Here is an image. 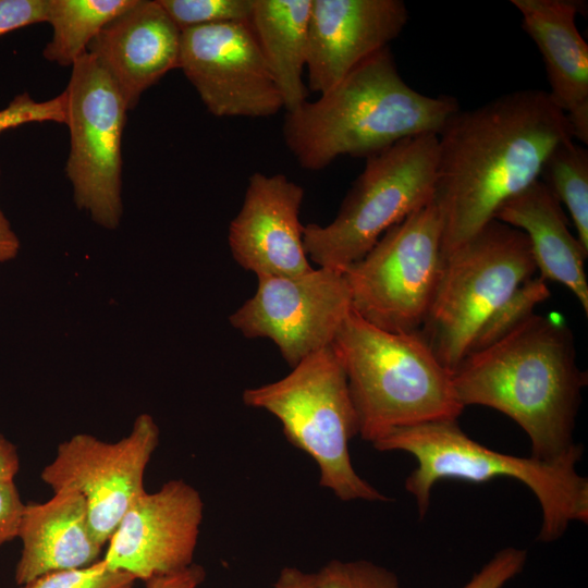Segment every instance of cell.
<instances>
[{
    "instance_id": "cell-22",
    "label": "cell",
    "mask_w": 588,
    "mask_h": 588,
    "mask_svg": "<svg viewBox=\"0 0 588 588\" xmlns=\"http://www.w3.org/2000/svg\"><path fill=\"white\" fill-rule=\"evenodd\" d=\"M136 0H48L47 22L52 28L42 54L61 66H72L97 34Z\"/></svg>"
},
{
    "instance_id": "cell-6",
    "label": "cell",
    "mask_w": 588,
    "mask_h": 588,
    "mask_svg": "<svg viewBox=\"0 0 588 588\" xmlns=\"http://www.w3.org/2000/svg\"><path fill=\"white\" fill-rule=\"evenodd\" d=\"M242 401L281 422L286 440L315 461L319 485L338 499L390 501L352 464L350 441L359 434L358 417L331 345L305 357L285 377L244 390Z\"/></svg>"
},
{
    "instance_id": "cell-21",
    "label": "cell",
    "mask_w": 588,
    "mask_h": 588,
    "mask_svg": "<svg viewBox=\"0 0 588 588\" xmlns=\"http://www.w3.org/2000/svg\"><path fill=\"white\" fill-rule=\"evenodd\" d=\"M313 0H253L249 25L280 91L292 111L307 101L303 81Z\"/></svg>"
},
{
    "instance_id": "cell-20",
    "label": "cell",
    "mask_w": 588,
    "mask_h": 588,
    "mask_svg": "<svg viewBox=\"0 0 588 588\" xmlns=\"http://www.w3.org/2000/svg\"><path fill=\"white\" fill-rule=\"evenodd\" d=\"M494 219L520 230L546 281L566 286L588 314V282L585 259L588 252L569 231L566 216L550 189L537 180L504 201Z\"/></svg>"
},
{
    "instance_id": "cell-15",
    "label": "cell",
    "mask_w": 588,
    "mask_h": 588,
    "mask_svg": "<svg viewBox=\"0 0 588 588\" xmlns=\"http://www.w3.org/2000/svg\"><path fill=\"white\" fill-rule=\"evenodd\" d=\"M305 191L284 174L255 172L229 226L234 260L256 277H294L314 269L303 243Z\"/></svg>"
},
{
    "instance_id": "cell-19",
    "label": "cell",
    "mask_w": 588,
    "mask_h": 588,
    "mask_svg": "<svg viewBox=\"0 0 588 588\" xmlns=\"http://www.w3.org/2000/svg\"><path fill=\"white\" fill-rule=\"evenodd\" d=\"M17 538L22 550L15 566L19 586L48 573L88 566L102 556L91 529L85 499L62 488L42 503H26Z\"/></svg>"
},
{
    "instance_id": "cell-2",
    "label": "cell",
    "mask_w": 588,
    "mask_h": 588,
    "mask_svg": "<svg viewBox=\"0 0 588 588\" xmlns=\"http://www.w3.org/2000/svg\"><path fill=\"white\" fill-rule=\"evenodd\" d=\"M452 382L464 408L490 407L515 421L534 458L553 461L577 444L573 434L588 376L559 315L534 313L497 343L467 355Z\"/></svg>"
},
{
    "instance_id": "cell-13",
    "label": "cell",
    "mask_w": 588,
    "mask_h": 588,
    "mask_svg": "<svg viewBox=\"0 0 588 588\" xmlns=\"http://www.w3.org/2000/svg\"><path fill=\"white\" fill-rule=\"evenodd\" d=\"M179 69L217 118H269L283 108L249 22L182 30Z\"/></svg>"
},
{
    "instance_id": "cell-10",
    "label": "cell",
    "mask_w": 588,
    "mask_h": 588,
    "mask_svg": "<svg viewBox=\"0 0 588 588\" xmlns=\"http://www.w3.org/2000/svg\"><path fill=\"white\" fill-rule=\"evenodd\" d=\"M64 91L70 131L65 174L73 200L96 224L114 230L123 215L122 135L128 109L87 52L72 65Z\"/></svg>"
},
{
    "instance_id": "cell-25",
    "label": "cell",
    "mask_w": 588,
    "mask_h": 588,
    "mask_svg": "<svg viewBox=\"0 0 588 588\" xmlns=\"http://www.w3.org/2000/svg\"><path fill=\"white\" fill-rule=\"evenodd\" d=\"M182 32L187 28L248 22L253 0H158Z\"/></svg>"
},
{
    "instance_id": "cell-1",
    "label": "cell",
    "mask_w": 588,
    "mask_h": 588,
    "mask_svg": "<svg viewBox=\"0 0 588 588\" xmlns=\"http://www.w3.org/2000/svg\"><path fill=\"white\" fill-rule=\"evenodd\" d=\"M567 139H574L567 117L547 90H516L460 108L438 134L433 201L443 222V255L539 180L548 156Z\"/></svg>"
},
{
    "instance_id": "cell-5",
    "label": "cell",
    "mask_w": 588,
    "mask_h": 588,
    "mask_svg": "<svg viewBox=\"0 0 588 588\" xmlns=\"http://www.w3.org/2000/svg\"><path fill=\"white\" fill-rule=\"evenodd\" d=\"M331 347L347 379L358 436L371 444L400 428L457 420L464 411L452 373L419 332L385 331L351 309Z\"/></svg>"
},
{
    "instance_id": "cell-4",
    "label": "cell",
    "mask_w": 588,
    "mask_h": 588,
    "mask_svg": "<svg viewBox=\"0 0 588 588\" xmlns=\"http://www.w3.org/2000/svg\"><path fill=\"white\" fill-rule=\"evenodd\" d=\"M371 445L416 460L404 487L420 518L427 515L431 490L440 480L480 483L505 477L524 483L536 497L542 515L538 541H556L572 523H588V479L577 470L581 444L556 460L541 461L487 448L468 437L457 420H434L396 429Z\"/></svg>"
},
{
    "instance_id": "cell-28",
    "label": "cell",
    "mask_w": 588,
    "mask_h": 588,
    "mask_svg": "<svg viewBox=\"0 0 588 588\" xmlns=\"http://www.w3.org/2000/svg\"><path fill=\"white\" fill-rule=\"evenodd\" d=\"M68 100L63 90L49 100L37 101L28 93L16 95L0 110V134L27 123L56 122L66 124Z\"/></svg>"
},
{
    "instance_id": "cell-7",
    "label": "cell",
    "mask_w": 588,
    "mask_h": 588,
    "mask_svg": "<svg viewBox=\"0 0 588 588\" xmlns=\"http://www.w3.org/2000/svg\"><path fill=\"white\" fill-rule=\"evenodd\" d=\"M335 218L304 225L306 255L318 267L344 271L393 225L433 199L438 135L400 140L367 157Z\"/></svg>"
},
{
    "instance_id": "cell-18",
    "label": "cell",
    "mask_w": 588,
    "mask_h": 588,
    "mask_svg": "<svg viewBox=\"0 0 588 588\" xmlns=\"http://www.w3.org/2000/svg\"><path fill=\"white\" fill-rule=\"evenodd\" d=\"M522 27L540 51L549 95L566 114L573 138L588 144V45L576 26L584 2L512 0Z\"/></svg>"
},
{
    "instance_id": "cell-31",
    "label": "cell",
    "mask_w": 588,
    "mask_h": 588,
    "mask_svg": "<svg viewBox=\"0 0 588 588\" xmlns=\"http://www.w3.org/2000/svg\"><path fill=\"white\" fill-rule=\"evenodd\" d=\"M24 505L14 480L0 481V547L17 538Z\"/></svg>"
},
{
    "instance_id": "cell-9",
    "label": "cell",
    "mask_w": 588,
    "mask_h": 588,
    "mask_svg": "<svg viewBox=\"0 0 588 588\" xmlns=\"http://www.w3.org/2000/svg\"><path fill=\"white\" fill-rule=\"evenodd\" d=\"M442 235L433 199L389 229L343 271L352 309L382 330L419 332L443 270Z\"/></svg>"
},
{
    "instance_id": "cell-3",
    "label": "cell",
    "mask_w": 588,
    "mask_h": 588,
    "mask_svg": "<svg viewBox=\"0 0 588 588\" xmlns=\"http://www.w3.org/2000/svg\"><path fill=\"white\" fill-rule=\"evenodd\" d=\"M458 109L452 96L412 88L387 47L317 100L287 111L282 135L301 168L320 171L342 156L366 159L405 138L438 135Z\"/></svg>"
},
{
    "instance_id": "cell-16",
    "label": "cell",
    "mask_w": 588,
    "mask_h": 588,
    "mask_svg": "<svg viewBox=\"0 0 588 588\" xmlns=\"http://www.w3.org/2000/svg\"><path fill=\"white\" fill-rule=\"evenodd\" d=\"M402 0H313L306 70L308 90L323 94L403 32Z\"/></svg>"
},
{
    "instance_id": "cell-30",
    "label": "cell",
    "mask_w": 588,
    "mask_h": 588,
    "mask_svg": "<svg viewBox=\"0 0 588 588\" xmlns=\"http://www.w3.org/2000/svg\"><path fill=\"white\" fill-rule=\"evenodd\" d=\"M48 0H0V37L19 28L47 22Z\"/></svg>"
},
{
    "instance_id": "cell-12",
    "label": "cell",
    "mask_w": 588,
    "mask_h": 588,
    "mask_svg": "<svg viewBox=\"0 0 588 588\" xmlns=\"http://www.w3.org/2000/svg\"><path fill=\"white\" fill-rule=\"evenodd\" d=\"M159 436L149 414L138 415L130 433L115 442L74 434L58 445L40 478L53 491L70 488L85 499L94 535L105 546L131 504L146 491L145 470Z\"/></svg>"
},
{
    "instance_id": "cell-17",
    "label": "cell",
    "mask_w": 588,
    "mask_h": 588,
    "mask_svg": "<svg viewBox=\"0 0 588 588\" xmlns=\"http://www.w3.org/2000/svg\"><path fill=\"white\" fill-rule=\"evenodd\" d=\"M181 30L158 0H136L111 20L87 48L128 110L168 72L179 68Z\"/></svg>"
},
{
    "instance_id": "cell-26",
    "label": "cell",
    "mask_w": 588,
    "mask_h": 588,
    "mask_svg": "<svg viewBox=\"0 0 588 588\" xmlns=\"http://www.w3.org/2000/svg\"><path fill=\"white\" fill-rule=\"evenodd\" d=\"M316 578L317 588H402L393 572L367 560H331Z\"/></svg>"
},
{
    "instance_id": "cell-14",
    "label": "cell",
    "mask_w": 588,
    "mask_h": 588,
    "mask_svg": "<svg viewBox=\"0 0 588 588\" xmlns=\"http://www.w3.org/2000/svg\"><path fill=\"white\" fill-rule=\"evenodd\" d=\"M203 516L198 490L183 479L169 480L131 504L102 559L144 583L179 573L193 564Z\"/></svg>"
},
{
    "instance_id": "cell-32",
    "label": "cell",
    "mask_w": 588,
    "mask_h": 588,
    "mask_svg": "<svg viewBox=\"0 0 588 588\" xmlns=\"http://www.w3.org/2000/svg\"><path fill=\"white\" fill-rule=\"evenodd\" d=\"M206 578L205 568L193 563L187 568L168 576L152 578L145 583L146 588H198Z\"/></svg>"
},
{
    "instance_id": "cell-8",
    "label": "cell",
    "mask_w": 588,
    "mask_h": 588,
    "mask_svg": "<svg viewBox=\"0 0 588 588\" xmlns=\"http://www.w3.org/2000/svg\"><path fill=\"white\" fill-rule=\"evenodd\" d=\"M537 266L527 236L493 219L444 256L440 282L419 333L451 372L485 321Z\"/></svg>"
},
{
    "instance_id": "cell-34",
    "label": "cell",
    "mask_w": 588,
    "mask_h": 588,
    "mask_svg": "<svg viewBox=\"0 0 588 588\" xmlns=\"http://www.w3.org/2000/svg\"><path fill=\"white\" fill-rule=\"evenodd\" d=\"M20 248V238L0 208V264L14 259Z\"/></svg>"
},
{
    "instance_id": "cell-23",
    "label": "cell",
    "mask_w": 588,
    "mask_h": 588,
    "mask_svg": "<svg viewBox=\"0 0 588 588\" xmlns=\"http://www.w3.org/2000/svg\"><path fill=\"white\" fill-rule=\"evenodd\" d=\"M539 180L569 213L576 237L588 252V150L567 139L546 159Z\"/></svg>"
},
{
    "instance_id": "cell-33",
    "label": "cell",
    "mask_w": 588,
    "mask_h": 588,
    "mask_svg": "<svg viewBox=\"0 0 588 588\" xmlns=\"http://www.w3.org/2000/svg\"><path fill=\"white\" fill-rule=\"evenodd\" d=\"M270 588H317L316 573L294 566L283 567Z\"/></svg>"
},
{
    "instance_id": "cell-35",
    "label": "cell",
    "mask_w": 588,
    "mask_h": 588,
    "mask_svg": "<svg viewBox=\"0 0 588 588\" xmlns=\"http://www.w3.org/2000/svg\"><path fill=\"white\" fill-rule=\"evenodd\" d=\"M20 469L16 446L0 433V481L14 480Z\"/></svg>"
},
{
    "instance_id": "cell-27",
    "label": "cell",
    "mask_w": 588,
    "mask_h": 588,
    "mask_svg": "<svg viewBox=\"0 0 588 588\" xmlns=\"http://www.w3.org/2000/svg\"><path fill=\"white\" fill-rule=\"evenodd\" d=\"M136 580L133 575L110 567L101 558L88 566L45 574L20 588H133Z\"/></svg>"
},
{
    "instance_id": "cell-29",
    "label": "cell",
    "mask_w": 588,
    "mask_h": 588,
    "mask_svg": "<svg viewBox=\"0 0 588 588\" xmlns=\"http://www.w3.org/2000/svg\"><path fill=\"white\" fill-rule=\"evenodd\" d=\"M526 562L525 549L502 548L462 588H503L523 572Z\"/></svg>"
},
{
    "instance_id": "cell-11",
    "label": "cell",
    "mask_w": 588,
    "mask_h": 588,
    "mask_svg": "<svg viewBox=\"0 0 588 588\" xmlns=\"http://www.w3.org/2000/svg\"><path fill=\"white\" fill-rule=\"evenodd\" d=\"M352 309L343 271L318 267L294 277H257L255 294L229 318L247 339H268L293 368L331 345Z\"/></svg>"
},
{
    "instance_id": "cell-24",
    "label": "cell",
    "mask_w": 588,
    "mask_h": 588,
    "mask_svg": "<svg viewBox=\"0 0 588 588\" xmlns=\"http://www.w3.org/2000/svg\"><path fill=\"white\" fill-rule=\"evenodd\" d=\"M549 297L550 290L543 278L532 277L525 281L480 327L467 355L487 348L503 339L531 316L537 305Z\"/></svg>"
}]
</instances>
